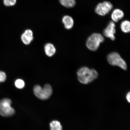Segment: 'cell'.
<instances>
[{"label": "cell", "mask_w": 130, "mask_h": 130, "mask_svg": "<svg viewBox=\"0 0 130 130\" xmlns=\"http://www.w3.org/2000/svg\"><path fill=\"white\" fill-rule=\"evenodd\" d=\"M77 75L79 82L83 84H87L96 79L98 77V74L95 70L83 67L78 71Z\"/></svg>", "instance_id": "obj_1"}, {"label": "cell", "mask_w": 130, "mask_h": 130, "mask_svg": "<svg viewBox=\"0 0 130 130\" xmlns=\"http://www.w3.org/2000/svg\"><path fill=\"white\" fill-rule=\"evenodd\" d=\"M62 22L65 28L68 30L72 28L74 25V20L72 17L69 15L65 16L63 17Z\"/></svg>", "instance_id": "obj_9"}, {"label": "cell", "mask_w": 130, "mask_h": 130, "mask_svg": "<svg viewBox=\"0 0 130 130\" xmlns=\"http://www.w3.org/2000/svg\"><path fill=\"white\" fill-rule=\"evenodd\" d=\"M15 85L18 89H22L25 86V83L22 79H17L15 81Z\"/></svg>", "instance_id": "obj_15"}, {"label": "cell", "mask_w": 130, "mask_h": 130, "mask_svg": "<svg viewBox=\"0 0 130 130\" xmlns=\"http://www.w3.org/2000/svg\"><path fill=\"white\" fill-rule=\"evenodd\" d=\"M107 59L108 63L112 66H118L122 69L126 70L127 67L125 61L118 53L113 52L109 54Z\"/></svg>", "instance_id": "obj_5"}, {"label": "cell", "mask_w": 130, "mask_h": 130, "mask_svg": "<svg viewBox=\"0 0 130 130\" xmlns=\"http://www.w3.org/2000/svg\"><path fill=\"white\" fill-rule=\"evenodd\" d=\"M21 39L24 44L28 45L33 40L34 37H31L24 33L21 36Z\"/></svg>", "instance_id": "obj_14"}, {"label": "cell", "mask_w": 130, "mask_h": 130, "mask_svg": "<svg viewBox=\"0 0 130 130\" xmlns=\"http://www.w3.org/2000/svg\"><path fill=\"white\" fill-rule=\"evenodd\" d=\"M113 6L109 2L105 1L97 5L95 12L99 15L104 16L108 14L112 9Z\"/></svg>", "instance_id": "obj_6"}, {"label": "cell", "mask_w": 130, "mask_h": 130, "mask_svg": "<svg viewBox=\"0 0 130 130\" xmlns=\"http://www.w3.org/2000/svg\"><path fill=\"white\" fill-rule=\"evenodd\" d=\"M60 4L64 7L71 8L75 5V0H59Z\"/></svg>", "instance_id": "obj_12"}, {"label": "cell", "mask_w": 130, "mask_h": 130, "mask_svg": "<svg viewBox=\"0 0 130 130\" xmlns=\"http://www.w3.org/2000/svg\"><path fill=\"white\" fill-rule=\"evenodd\" d=\"M51 130H62V126L59 121H52L50 124Z\"/></svg>", "instance_id": "obj_13"}, {"label": "cell", "mask_w": 130, "mask_h": 130, "mask_svg": "<svg viewBox=\"0 0 130 130\" xmlns=\"http://www.w3.org/2000/svg\"><path fill=\"white\" fill-rule=\"evenodd\" d=\"M5 6L7 7L14 5L16 3V0H3Z\"/></svg>", "instance_id": "obj_16"}, {"label": "cell", "mask_w": 130, "mask_h": 130, "mask_svg": "<svg viewBox=\"0 0 130 130\" xmlns=\"http://www.w3.org/2000/svg\"><path fill=\"white\" fill-rule=\"evenodd\" d=\"M121 28L123 32L128 33L130 31V23L129 21L124 20L121 22Z\"/></svg>", "instance_id": "obj_11"}, {"label": "cell", "mask_w": 130, "mask_h": 130, "mask_svg": "<svg viewBox=\"0 0 130 130\" xmlns=\"http://www.w3.org/2000/svg\"><path fill=\"white\" fill-rule=\"evenodd\" d=\"M104 40V38L101 34L93 33L88 38L86 45L89 50L92 51H96L100 44L103 43Z\"/></svg>", "instance_id": "obj_3"}, {"label": "cell", "mask_w": 130, "mask_h": 130, "mask_svg": "<svg viewBox=\"0 0 130 130\" xmlns=\"http://www.w3.org/2000/svg\"><path fill=\"white\" fill-rule=\"evenodd\" d=\"M45 51L47 56H53L56 52V49L54 45L51 43H48L45 45Z\"/></svg>", "instance_id": "obj_10"}, {"label": "cell", "mask_w": 130, "mask_h": 130, "mask_svg": "<svg viewBox=\"0 0 130 130\" xmlns=\"http://www.w3.org/2000/svg\"><path fill=\"white\" fill-rule=\"evenodd\" d=\"M34 92L36 96L42 100L49 99L53 94V89L50 84H45L43 88L39 85L34 87Z\"/></svg>", "instance_id": "obj_2"}, {"label": "cell", "mask_w": 130, "mask_h": 130, "mask_svg": "<svg viewBox=\"0 0 130 130\" xmlns=\"http://www.w3.org/2000/svg\"><path fill=\"white\" fill-rule=\"evenodd\" d=\"M124 16V13L122 11L119 9H116L112 12L111 18L113 22H117L122 19Z\"/></svg>", "instance_id": "obj_8"}, {"label": "cell", "mask_w": 130, "mask_h": 130, "mask_svg": "<svg viewBox=\"0 0 130 130\" xmlns=\"http://www.w3.org/2000/svg\"><path fill=\"white\" fill-rule=\"evenodd\" d=\"M6 79V73L4 71H0V83L1 82H4Z\"/></svg>", "instance_id": "obj_17"}, {"label": "cell", "mask_w": 130, "mask_h": 130, "mask_svg": "<svg viewBox=\"0 0 130 130\" xmlns=\"http://www.w3.org/2000/svg\"><path fill=\"white\" fill-rule=\"evenodd\" d=\"M12 101L8 98L0 100V115L4 117L12 116L15 113V110L11 106Z\"/></svg>", "instance_id": "obj_4"}, {"label": "cell", "mask_w": 130, "mask_h": 130, "mask_svg": "<svg viewBox=\"0 0 130 130\" xmlns=\"http://www.w3.org/2000/svg\"><path fill=\"white\" fill-rule=\"evenodd\" d=\"M126 99L128 102L130 103V92H129L126 95Z\"/></svg>", "instance_id": "obj_18"}, {"label": "cell", "mask_w": 130, "mask_h": 130, "mask_svg": "<svg viewBox=\"0 0 130 130\" xmlns=\"http://www.w3.org/2000/svg\"><path fill=\"white\" fill-rule=\"evenodd\" d=\"M115 27L116 25L114 22L113 21L110 22L103 31L104 35L112 40H114L115 39V35L116 32Z\"/></svg>", "instance_id": "obj_7"}]
</instances>
